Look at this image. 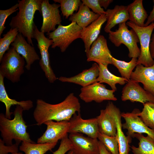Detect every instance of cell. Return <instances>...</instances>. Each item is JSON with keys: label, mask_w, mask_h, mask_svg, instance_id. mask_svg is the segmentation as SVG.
I'll return each instance as SVG.
<instances>
[{"label": "cell", "mask_w": 154, "mask_h": 154, "mask_svg": "<svg viewBox=\"0 0 154 154\" xmlns=\"http://www.w3.org/2000/svg\"><path fill=\"white\" fill-rule=\"evenodd\" d=\"M80 104L73 93L69 94L61 102L51 104L38 99L33 113L36 124L40 125L49 120L69 121L77 112H80Z\"/></svg>", "instance_id": "1"}, {"label": "cell", "mask_w": 154, "mask_h": 154, "mask_svg": "<svg viewBox=\"0 0 154 154\" xmlns=\"http://www.w3.org/2000/svg\"><path fill=\"white\" fill-rule=\"evenodd\" d=\"M42 0H18L19 11L11 18L9 24L11 28H17L19 33L27 39L28 42L33 46L32 38L35 25L33 20L36 11L42 15Z\"/></svg>", "instance_id": "2"}, {"label": "cell", "mask_w": 154, "mask_h": 154, "mask_svg": "<svg viewBox=\"0 0 154 154\" xmlns=\"http://www.w3.org/2000/svg\"><path fill=\"white\" fill-rule=\"evenodd\" d=\"M23 110L17 105L14 112L12 119L6 118L3 113L0 114V131L2 140L7 145H12V140L26 141L34 143L27 131V126L23 117Z\"/></svg>", "instance_id": "3"}, {"label": "cell", "mask_w": 154, "mask_h": 154, "mask_svg": "<svg viewBox=\"0 0 154 154\" xmlns=\"http://www.w3.org/2000/svg\"><path fill=\"white\" fill-rule=\"evenodd\" d=\"M0 74L13 83L17 82L24 73L25 60L13 46L4 54L0 61Z\"/></svg>", "instance_id": "4"}, {"label": "cell", "mask_w": 154, "mask_h": 154, "mask_svg": "<svg viewBox=\"0 0 154 154\" xmlns=\"http://www.w3.org/2000/svg\"><path fill=\"white\" fill-rule=\"evenodd\" d=\"M108 38L117 47L124 44L129 50V58H137L140 54V50L137 45L139 42L138 37L132 29L129 30L126 23L118 25L117 29L109 33Z\"/></svg>", "instance_id": "5"}, {"label": "cell", "mask_w": 154, "mask_h": 154, "mask_svg": "<svg viewBox=\"0 0 154 154\" xmlns=\"http://www.w3.org/2000/svg\"><path fill=\"white\" fill-rule=\"evenodd\" d=\"M83 28L74 22L66 26L59 25L54 31L46 34L48 38L53 41L51 48L59 47L61 52H64L74 40L81 38Z\"/></svg>", "instance_id": "6"}, {"label": "cell", "mask_w": 154, "mask_h": 154, "mask_svg": "<svg viewBox=\"0 0 154 154\" xmlns=\"http://www.w3.org/2000/svg\"><path fill=\"white\" fill-rule=\"evenodd\" d=\"M126 24L135 32L139 39L140 54L137 58V64H141L146 67L152 66L154 63V59L151 54L150 45L154 29V23L143 27L137 26L130 21L127 22Z\"/></svg>", "instance_id": "7"}, {"label": "cell", "mask_w": 154, "mask_h": 154, "mask_svg": "<svg viewBox=\"0 0 154 154\" xmlns=\"http://www.w3.org/2000/svg\"><path fill=\"white\" fill-rule=\"evenodd\" d=\"M33 38L36 40L37 47L40 50L41 58L39 64L46 78L50 83L58 79L50 65L48 49L52 44L53 41L45 37L44 33L39 31L35 25L33 33Z\"/></svg>", "instance_id": "8"}, {"label": "cell", "mask_w": 154, "mask_h": 154, "mask_svg": "<svg viewBox=\"0 0 154 154\" xmlns=\"http://www.w3.org/2000/svg\"><path fill=\"white\" fill-rule=\"evenodd\" d=\"M115 91L109 90L102 83L95 82L87 86L82 87L79 96L80 99L86 103L94 101L101 103L104 101H116L117 99L114 93Z\"/></svg>", "instance_id": "9"}, {"label": "cell", "mask_w": 154, "mask_h": 154, "mask_svg": "<svg viewBox=\"0 0 154 154\" xmlns=\"http://www.w3.org/2000/svg\"><path fill=\"white\" fill-rule=\"evenodd\" d=\"M86 54L88 62L94 61L107 66L110 64H112L113 56L108 48L107 40L103 35L98 36Z\"/></svg>", "instance_id": "10"}, {"label": "cell", "mask_w": 154, "mask_h": 154, "mask_svg": "<svg viewBox=\"0 0 154 154\" xmlns=\"http://www.w3.org/2000/svg\"><path fill=\"white\" fill-rule=\"evenodd\" d=\"M139 110L136 109L131 112L121 113V117L125 122L122 124V128L127 130V136L133 137L135 133H146L154 140V129L147 126L137 115Z\"/></svg>", "instance_id": "11"}, {"label": "cell", "mask_w": 154, "mask_h": 154, "mask_svg": "<svg viewBox=\"0 0 154 154\" xmlns=\"http://www.w3.org/2000/svg\"><path fill=\"white\" fill-rule=\"evenodd\" d=\"M60 4H50L48 0H42L41 3L42 15L43 17L40 31L49 33L54 31L57 25L61 24L62 18L59 8Z\"/></svg>", "instance_id": "12"}, {"label": "cell", "mask_w": 154, "mask_h": 154, "mask_svg": "<svg viewBox=\"0 0 154 154\" xmlns=\"http://www.w3.org/2000/svg\"><path fill=\"white\" fill-rule=\"evenodd\" d=\"M75 114L69 120L68 133H79L97 139L99 132L96 117L84 119L80 112Z\"/></svg>", "instance_id": "13"}, {"label": "cell", "mask_w": 154, "mask_h": 154, "mask_svg": "<svg viewBox=\"0 0 154 154\" xmlns=\"http://www.w3.org/2000/svg\"><path fill=\"white\" fill-rule=\"evenodd\" d=\"M46 129L43 135L38 138V143L58 142L68 135L69 128V121L55 122L52 120L45 121Z\"/></svg>", "instance_id": "14"}, {"label": "cell", "mask_w": 154, "mask_h": 154, "mask_svg": "<svg viewBox=\"0 0 154 154\" xmlns=\"http://www.w3.org/2000/svg\"><path fill=\"white\" fill-rule=\"evenodd\" d=\"M121 100L143 104L148 102H154V95L141 87L139 82L130 79L123 88Z\"/></svg>", "instance_id": "15"}, {"label": "cell", "mask_w": 154, "mask_h": 154, "mask_svg": "<svg viewBox=\"0 0 154 154\" xmlns=\"http://www.w3.org/2000/svg\"><path fill=\"white\" fill-rule=\"evenodd\" d=\"M68 137L72 145L73 154H99L98 139L79 133H70Z\"/></svg>", "instance_id": "16"}, {"label": "cell", "mask_w": 154, "mask_h": 154, "mask_svg": "<svg viewBox=\"0 0 154 154\" xmlns=\"http://www.w3.org/2000/svg\"><path fill=\"white\" fill-rule=\"evenodd\" d=\"M11 45L25 60L26 64L25 67L27 70H30L31 65L35 61L40 59L33 46L29 43L19 33Z\"/></svg>", "instance_id": "17"}, {"label": "cell", "mask_w": 154, "mask_h": 154, "mask_svg": "<svg viewBox=\"0 0 154 154\" xmlns=\"http://www.w3.org/2000/svg\"><path fill=\"white\" fill-rule=\"evenodd\" d=\"M106 106L108 108L115 121L119 147V154H129L130 150L129 144L131 142V137L126 136L122 130L121 122V113L119 109L113 102H109Z\"/></svg>", "instance_id": "18"}, {"label": "cell", "mask_w": 154, "mask_h": 154, "mask_svg": "<svg viewBox=\"0 0 154 154\" xmlns=\"http://www.w3.org/2000/svg\"><path fill=\"white\" fill-rule=\"evenodd\" d=\"M130 79L142 83L144 89L154 95V63L149 67L137 64Z\"/></svg>", "instance_id": "19"}, {"label": "cell", "mask_w": 154, "mask_h": 154, "mask_svg": "<svg viewBox=\"0 0 154 154\" xmlns=\"http://www.w3.org/2000/svg\"><path fill=\"white\" fill-rule=\"evenodd\" d=\"M99 72L98 65L95 63L89 68L83 70L75 76L70 77L60 76L58 80L62 82L73 83L84 87L96 82Z\"/></svg>", "instance_id": "20"}, {"label": "cell", "mask_w": 154, "mask_h": 154, "mask_svg": "<svg viewBox=\"0 0 154 154\" xmlns=\"http://www.w3.org/2000/svg\"><path fill=\"white\" fill-rule=\"evenodd\" d=\"M106 21V14H103L88 26L82 29L80 38L84 42L86 53L89 50L92 43L99 36L102 26Z\"/></svg>", "instance_id": "21"}, {"label": "cell", "mask_w": 154, "mask_h": 154, "mask_svg": "<svg viewBox=\"0 0 154 154\" xmlns=\"http://www.w3.org/2000/svg\"><path fill=\"white\" fill-rule=\"evenodd\" d=\"M107 23L104 31L109 33L116 25L126 23L129 19L127 6L116 5L113 9H108L106 11Z\"/></svg>", "instance_id": "22"}, {"label": "cell", "mask_w": 154, "mask_h": 154, "mask_svg": "<svg viewBox=\"0 0 154 154\" xmlns=\"http://www.w3.org/2000/svg\"><path fill=\"white\" fill-rule=\"evenodd\" d=\"M4 77L0 74V101L4 103L6 107L5 117L11 119V115L13 113L10 112L11 106L14 105L21 106L24 110H29L33 106V102L30 100L18 101L12 99L8 96L5 90L4 82Z\"/></svg>", "instance_id": "23"}, {"label": "cell", "mask_w": 154, "mask_h": 154, "mask_svg": "<svg viewBox=\"0 0 154 154\" xmlns=\"http://www.w3.org/2000/svg\"><path fill=\"white\" fill-rule=\"evenodd\" d=\"M96 117L100 132L110 136H116V123L107 106L100 110V114Z\"/></svg>", "instance_id": "24"}, {"label": "cell", "mask_w": 154, "mask_h": 154, "mask_svg": "<svg viewBox=\"0 0 154 154\" xmlns=\"http://www.w3.org/2000/svg\"><path fill=\"white\" fill-rule=\"evenodd\" d=\"M100 15L91 11L90 9L82 3L78 11L70 16L69 21L74 22L82 28L88 26L97 19Z\"/></svg>", "instance_id": "25"}, {"label": "cell", "mask_w": 154, "mask_h": 154, "mask_svg": "<svg viewBox=\"0 0 154 154\" xmlns=\"http://www.w3.org/2000/svg\"><path fill=\"white\" fill-rule=\"evenodd\" d=\"M127 6L130 21L138 26L144 27L148 15L143 6V0H135Z\"/></svg>", "instance_id": "26"}, {"label": "cell", "mask_w": 154, "mask_h": 154, "mask_svg": "<svg viewBox=\"0 0 154 154\" xmlns=\"http://www.w3.org/2000/svg\"><path fill=\"white\" fill-rule=\"evenodd\" d=\"M98 65L99 75L96 82L106 83L110 86L112 90L116 91L117 90L116 84L123 85L128 81L125 78L117 76L112 73L108 70V66L101 64Z\"/></svg>", "instance_id": "27"}, {"label": "cell", "mask_w": 154, "mask_h": 154, "mask_svg": "<svg viewBox=\"0 0 154 154\" xmlns=\"http://www.w3.org/2000/svg\"><path fill=\"white\" fill-rule=\"evenodd\" d=\"M133 137L139 141L137 147L133 145L131 147L133 154H154V140L152 138L138 133H135Z\"/></svg>", "instance_id": "28"}, {"label": "cell", "mask_w": 154, "mask_h": 154, "mask_svg": "<svg viewBox=\"0 0 154 154\" xmlns=\"http://www.w3.org/2000/svg\"><path fill=\"white\" fill-rule=\"evenodd\" d=\"M57 142L35 144L34 143L23 141L19 147V150L25 154H44L51 151Z\"/></svg>", "instance_id": "29"}, {"label": "cell", "mask_w": 154, "mask_h": 154, "mask_svg": "<svg viewBox=\"0 0 154 154\" xmlns=\"http://www.w3.org/2000/svg\"><path fill=\"white\" fill-rule=\"evenodd\" d=\"M137 58H133L129 62H127L113 57L112 58V64L118 69L121 77L128 80L130 79L131 74L137 65Z\"/></svg>", "instance_id": "30"}, {"label": "cell", "mask_w": 154, "mask_h": 154, "mask_svg": "<svg viewBox=\"0 0 154 154\" xmlns=\"http://www.w3.org/2000/svg\"><path fill=\"white\" fill-rule=\"evenodd\" d=\"M143 105L142 111L139 110L137 115L147 126L154 129V102H147Z\"/></svg>", "instance_id": "31"}, {"label": "cell", "mask_w": 154, "mask_h": 154, "mask_svg": "<svg viewBox=\"0 0 154 154\" xmlns=\"http://www.w3.org/2000/svg\"><path fill=\"white\" fill-rule=\"evenodd\" d=\"M55 3H60L62 15L66 19L72 15L74 11H77L82 3L80 0H53Z\"/></svg>", "instance_id": "32"}, {"label": "cell", "mask_w": 154, "mask_h": 154, "mask_svg": "<svg viewBox=\"0 0 154 154\" xmlns=\"http://www.w3.org/2000/svg\"><path fill=\"white\" fill-rule=\"evenodd\" d=\"M17 29L11 28L6 34L3 35V37L0 38V61L3 56L9 49V46L15 40L19 33Z\"/></svg>", "instance_id": "33"}, {"label": "cell", "mask_w": 154, "mask_h": 154, "mask_svg": "<svg viewBox=\"0 0 154 154\" xmlns=\"http://www.w3.org/2000/svg\"><path fill=\"white\" fill-rule=\"evenodd\" d=\"M97 139L112 154H119V147L117 136H109L99 132Z\"/></svg>", "instance_id": "34"}, {"label": "cell", "mask_w": 154, "mask_h": 154, "mask_svg": "<svg viewBox=\"0 0 154 154\" xmlns=\"http://www.w3.org/2000/svg\"><path fill=\"white\" fill-rule=\"evenodd\" d=\"M19 4L17 3L10 8L0 10V37L6 29L5 25L7 18L11 15L19 10Z\"/></svg>", "instance_id": "35"}, {"label": "cell", "mask_w": 154, "mask_h": 154, "mask_svg": "<svg viewBox=\"0 0 154 154\" xmlns=\"http://www.w3.org/2000/svg\"><path fill=\"white\" fill-rule=\"evenodd\" d=\"M72 143L68 135L61 140L58 148L53 153V154H65L68 151L72 150Z\"/></svg>", "instance_id": "36"}, {"label": "cell", "mask_w": 154, "mask_h": 154, "mask_svg": "<svg viewBox=\"0 0 154 154\" xmlns=\"http://www.w3.org/2000/svg\"><path fill=\"white\" fill-rule=\"evenodd\" d=\"M21 141H16L15 144L11 145H5L3 140L0 139V154H8L17 153L18 151L19 145Z\"/></svg>", "instance_id": "37"}, {"label": "cell", "mask_w": 154, "mask_h": 154, "mask_svg": "<svg viewBox=\"0 0 154 154\" xmlns=\"http://www.w3.org/2000/svg\"><path fill=\"white\" fill-rule=\"evenodd\" d=\"M82 3L91 9L94 13L100 15L106 14V11L100 6L98 0H82Z\"/></svg>", "instance_id": "38"}, {"label": "cell", "mask_w": 154, "mask_h": 154, "mask_svg": "<svg viewBox=\"0 0 154 154\" xmlns=\"http://www.w3.org/2000/svg\"><path fill=\"white\" fill-rule=\"evenodd\" d=\"M154 5L152 11L147 18V21L145 24V26H147L154 21V0H153Z\"/></svg>", "instance_id": "39"}, {"label": "cell", "mask_w": 154, "mask_h": 154, "mask_svg": "<svg viewBox=\"0 0 154 154\" xmlns=\"http://www.w3.org/2000/svg\"><path fill=\"white\" fill-rule=\"evenodd\" d=\"M98 146L99 154H112L106 149L104 145L99 141Z\"/></svg>", "instance_id": "40"}, {"label": "cell", "mask_w": 154, "mask_h": 154, "mask_svg": "<svg viewBox=\"0 0 154 154\" xmlns=\"http://www.w3.org/2000/svg\"><path fill=\"white\" fill-rule=\"evenodd\" d=\"M112 0H98L99 4L101 7H103L106 9L111 3L113 2Z\"/></svg>", "instance_id": "41"}, {"label": "cell", "mask_w": 154, "mask_h": 154, "mask_svg": "<svg viewBox=\"0 0 154 154\" xmlns=\"http://www.w3.org/2000/svg\"><path fill=\"white\" fill-rule=\"evenodd\" d=\"M150 50L151 56L154 59V33L152 34L151 37Z\"/></svg>", "instance_id": "42"}, {"label": "cell", "mask_w": 154, "mask_h": 154, "mask_svg": "<svg viewBox=\"0 0 154 154\" xmlns=\"http://www.w3.org/2000/svg\"><path fill=\"white\" fill-rule=\"evenodd\" d=\"M73 151L71 150L68 151L67 154H73Z\"/></svg>", "instance_id": "43"}, {"label": "cell", "mask_w": 154, "mask_h": 154, "mask_svg": "<svg viewBox=\"0 0 154 154\" xmlns=\"http://www.w3.org/2000/svg\"><path fill=\"white\" fill-rule=\"evenodd\" d=\"M23 154V153H12V154Z\"/></svg>", "instance_id": "44"}]
</instances>
